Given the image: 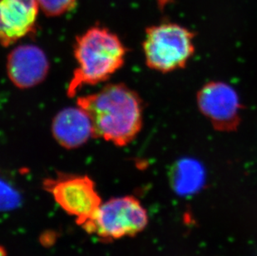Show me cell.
<instances>
[{"instance_id":"obj_1","label":"cell","mask_w":257,"mask_h":256,"mask_svg":"<svg viewBox=\"0 0 257 256\" xmlns=\"http://www.w3.org/2000/svg\"><path fill=\"white\" fill-rule=\"evenodd\" d=\"M77 105L89 116L94 138L122 148L129 145L143 128V100L123 83H110L98 92L78 97Z\"/></svg>"},{"instance_id":"obj_2","label":"cell","mask_w":257,"mask_h":256,"mask_svg":"<svg viewBox=\"0 0 257 256\" xmlns=\"http://www.w3.org/2000/svg\"><path fill=\"white\" fill-rule=\"evenodd\" d=\"M73 54L77 67L67 89L69 97H75L84 86L109 79L124 65L126 49L117 35L106 28L95 26L76 38Z\"/></svg>"},{"instance_id":"obj_3","label":"cell","mask_w":257,"mask_h":256,"mask_svg":"<svg viewBox=\"0 0 257 256\" xmlns=\"http://www.w3.org/2000/svg\"><path fill=\"white\" fill-rule=\"evenodd\" d=\"M194 38V33L175 23L148 27L143 42L146 64L162 73L184 68L195 53Z\"/></svg>"},{"instance_id":"obj_4","label":"cell","mask_w":257,"mask_h":256,"mask_svg":"<svg viewBox=\"0 0 257 256\" xmlns=\"http://www.w3.org/2000/svg\"><path fill=\"white\" fill-rule=\"evenodd\" d=\"M148 223V213L141 202L134 196H122L101 204L82 226L88 234L110 240L134 236L143 231Z\"/></svg>"},{"instance_id":"obj_5","label":"cell","mask_w":257,"mask_h":256,"mask_svg":"<svg viewBox=\"0 0 257 256\" xmlns=\"http://www.w3.org/2000/svg\"><path fill=\"white\" fill-rule=\"evenodd\" d=\"M43 187L65 212L83 225L94 215L102 202L94 181L86 175L58 173L44 180Z\"/></svg>"},{"instance_id":"obj_6","label":"cell","mask_w":257,"mask_h":256,"mask_svg":"<svg viewBox=\"0 0 257 256\" xmlns=\"http://www.w3.org/2000/svg\"><path fill=\"white\" fill-rule=\"evenodd\" d=\"M198 108L216 130L231 133L241 121L242 105L237 92L221 81H211L201 87L197 95Z\"/></svg>"},{"instance_id":"obj_7","label":"cell","mask_w":257,"mask_h":256,"mask_svg":"<svg viewBox=\"0 0 257 256\" xmlns=\"http://www.w3.org/2000/svg\"><path fill=\"white\" fill-rule=\"evenodd\" d=\"M49 68L46 53L34 44L16 47L7 57L8 77L20 89H29L40 84L46 79Z\"/></svg>"},{"instance_id":"obj_8","label":"cell","mask_w":257,"mask_h":256,"mask_svg":"<svg viewBox=\"0 0 257 256\" xmlns=\"http://www.w3.org/2000/svg\"><path fill=\"white\" fill-rule=\"evenodd\" d=\"M37 0H0V44L12 46L36 29Z\"/></svg>"},{"instance_id":"obj_9","label":"cell","mask_w":257,"mask_h":256,"mask_svg":"<svg viewBox=\"0 0 257 256\" xmlns=\"http://www.w3.org/2000/svg\"><path fill=\"white\" fill-rule=\"evenodd\" d=\"M52 134L62 148L73 150L94 138L89 116L80 106H69L58 111L52 121Z\"/></svg>"},{"instance_id":"obj_10","label":"cell","mask_w":257,"mask_h":256,"mask_svg":"<svg viewBox=\"0 0 257 256\" xmlns=\"http://www.w3.org/2000/svg\"><path fill=\"white\" fill-rule=\"evenodd\" d=\"M169 179L173 191L181 196H191L202 188L206 180L203 166L197 160L183 158L171 167Z\"/></svg>"},{"instance_id":"obj_11","label":"cell","mask_w":257,"mask_h":256,"mask_svg":"<svg viewBox=\"0 0 257 256\" xmlns=\"http://www.w3.org/2000/svg\"><path fill=\"white\" fill-rule=\"evenodd\" d=\"M20 201L19 191L0 175V211L14 210L20 205Z\"/></svg>"},{"instance_id":"obj_12","label":"cell","mask_w":257,"mask_h":256,"mask_svg":"<svg viewBox=\"0 0 257 256\" xmlns=\"http://www.w3.org/2000/svg\"><path fill=\"white\" fill-rule=\"evenodd\" d=\"M42 12L49 17H58L75 7L77 0H37Z\"/></svg>"},{"instance_id":"obj_13","label":"cell","mask_w":257,"mask_h":256,"mask_svg":"<svg viewBox=\"0 0 257 256\" xmlns=\"http://www.w3.org/2000/svg\"><path fill=\"white\" fill-rule=\"evenodd\" d=\"M0 256H7L5 249L2 246H0Z\"/></svg>"}]
</instances>
